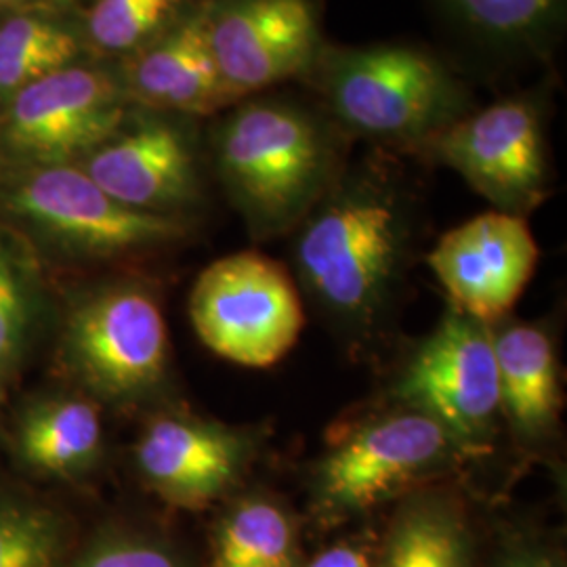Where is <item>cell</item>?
Masks as SVG:
<instances>
[{
	"label": "cell",
	"instance_id": "cell-1",
	"mask_svg": "<svg viewBox=\"0 0 567 567\" xmlns=\"http://www.w3.org/2000/svg\"><path fill=\"white\" fill-rule=\"evenodd\" d=\"M404 244V213L391 189L353 182L334 192L305 224L297 265L328 313L347 324H368L395 286Z\"/></svg>",
	"mask_w": 567,
	"mask_h": 567
},
{
	"label": "cell",
	"instance_id": "cell-2",
	"mask_svg": "<svg viewBox=\"0 0 567 567\" xmlns=\"http://www.w3.org/2000/svg\"><path fill=\"white\" fill-rule=\"evenodd\" d=\"M217 166L250 229L267 236L297 224L320 198L330 147L301 107L250 102L219 128Z\"/></svg>",
	"mask_w": 567,
	"mask_h": 567
},
{
	"label": "cell",
	"instance_id": "cell-3",
	"mask_svg": "<svg viewBox=\"0 0 567 567\" xmlns=\"http://www.w3.org/2000/svg\"><path fill=\"white\" fill-rule=\"evenodd\" d=\"M322 89L334 114L358 133L425 142L461 118L463 93L446 68L410 47H368L326 61Z\"/></svg>",
	"mask_w": 567,
	"mask_h": 567
},
{
	"label": "cell",
	"instance_id": "cell-4",
	"mask_svg": "<svg viewBox=\"0 0 567 567\" xmlns=\"http://www.w3.org/2000/svg\"><path fill=\"white\" fill-rule=\"evenodd\" d=\"M189 318L213 353L248 368L278 364L305 326L303 301L288 269L257 250L208 265L194 284Z\"/></svg>",
	"mask_w": 567,
	"mask_h": 567
},
{
	"label": "cell",
	"instance_id": "cell-5",
	"mask_svg": "<svg viewBox=\"0 0 567 567\" xmlns=\"http://www.w3.org/2000/svg\"><path fill=\"white\" fill-rule=\"evenodd\" d=\"M463 446L444 426L412 408L355 426L328 450L316 473L318 505L358 515L442 475Z\"/></svg>",
	"mask_w": 567,
	"mask_h": 567
},
{
	"label": "cell",
	"instance_id": "cell-6",
	"mask_svg": "<svg viewBox=\"0 0 567 567\" xmlns=\"http://www.w3.org/2000/svg\"><path fill=\"white\" fill-rule=\"evenodd\" d=\"M124 102L112 74L72 63L0 105V150L32 168L70 164L121 131Z\"/></svg>",
	"mask_w": 567,
	"mask_h": 567
},
{
	"label": "cell",
	"instance_id": "cell-7",
	"mask_svg": "<svg viewBox=\"0 0 567 567\" xmlns=\"http://www.w3.org/2000/svg\"><path fill=\"white\" fill-rule=\"evenodd\" d=\"M395 395L444 426L466 454H475L501 412L489 326L450 309L405 365Z\"/></svg>",
	"mask_w": 567,
	"mask_h": 567
},
{
	"label": "cell",
	"instance_id": "cell-8",
	"mask_svg": "<svg viewBox=\"0 0 567 567\" xmlns=\"http://www.w3.org/2000/svg\"><path fill=\"white\" fill-rule=\"evenodd\" d=\"M7 206L47 238L82 255L114 257L185 236V225L173 215L116 203L70 164L34 166L23 173L7 192Z\"/></svg>",
	"mask_w": 567,
	"mask_h": 567
},
{
	"label": "cell",
	"instance_id": "cell-9",
	"mask_svg": "<svg viewBox=\"0 0 567 567\" xmlns=\"http://www.w3.org/2000/svg\"><path fill=\"white\" fill-rule=\"evenodd\" d=\"M65 347L82 381L107 400L142 398L168 360L163 311L140 286H114L76 307Z\"/></svg>",
	"mask_w": 567,
	"mask_h": 567
},
{
	"label": "cell",
	"instance_id": "cell-10",
	"mask_svg": "<svg viewBox=\"0 0 567 567\" xmlns=\"http://www.w3.org/2000/svg\"><path fill=\"white\" fill-rule=\"evenodd\" d=\"M423 143L496 210L524 217L545 198V140L538 112L527 102L494 103Z\"/></svg>",
	"mask_w": 567,
	"mask_h": 567
},
{
	"label": "cell",
	"instance_id": "cell-11",
	"mask_svg": "<svg viewBox=\"0 0 567 567\" xmlns=\"http://www.w3.org/2000/svg\"><path fill=\"white\" fill-rule=\"evenodd\" d=\"M538 257L524 217L489 210L444 234L426 261L454 309L489 326L517 303Z\"/></svg>",
	"mask_w": 567,
	"mask_h": 567
},
{
	"label": "cell",
	"instance_id": "cell-12",
	"mask_svg": "<svg viewBox=\"0 0 567 567\" xmlns=\"http://www.w3.org/2000/svg\"><path fill=\"white\" fill-rule=\"evenodd\" d=\"M311 0H229L208 11V42L236 102L307 70L318 53Z\"/></svg>",
	"mask_w": 567,
	"mask_h": 567
},
{
	"label": "cell",
	"instance_id": "cell-13",
	"mask_svg": "<svg viewBox=\"0 0 567 567\" xmlns=\"http://www.w3.org/2000/svg\"><path fill=\"white\" fill-rule=\"evenodd\" d=\"M82 171L110 198L142 213L171 215L200 194L194 150L171 122L121 128L86 156Z\"/></svg>",
	"mask_w": 567,
	"mask_h": 567
},
{
	"label": "cell",
	"instance_id": "cell-14",
	"mask_svg": "<svg viewBox=\"0 0 567 567\" xmlns=\"http://www.w3.org/2000/svg\"><path fill=\"white\" fill-rule=\"evenodd\" d=\"M246 463V444L224 426L163 416L143 431L137 465L166 503L204 508L234 486Z\"/></svg>",
	"mask_w": 567,
	"mask_h": 567
},
{
	"label": "cell",
	"instance_id": "cell-15",
	"mask_svg": "<svg viewBox=\"0 0 567 567\" xmlns=\"http://www.w3.org/2000/svg\"><path fill=\"white\" fill-rule=\"evenodd\" d=\"M208 11L204 7L175 21L131 53L122 79L126 100L185 114H213L236 102L210 51Z\"/></svg>",
	"mask_w": 567,
	"mask_h": 567
},
{
	"label": "cell",
	"instance_id": "cell-16",
	"mask_svg": "<svg viewBox=\"0 0 567 567\" xmlns=\"http://www.w3.org/2000/svg\"><path fill=\"white\" fill-rule=\"evenodd\" d=\"M501 412L524 437H540L557 423L561 389L555 349L536 326H508L494 334Z\"/></svg>",
	"mask_w": 567,
	"mask_h": 567
},
{
	"label": "cell",
	"instance_id": "cell-17",
	"mask_svg": "<svg viewBox=\"0 0 567 567\" xmlns=\"http://www.w3.org/2000/svg\"><path fill=\"white\" fill-rule=\"evenodd\" d=\"M379 567H473L465 511L442 494L412 496L391 522Z\"/></svg>",
	"mask_w": 567,
	"mask_h": 567
},
{
	"label": "cell",
	"instance_id": "cell-18",
	"mask_svg": "<svg viewBox=\"0 0 567 567\" xmlns=\"http://www.w3.org/2000/svg\"><path fill=\"white\" fill-rule=\"evenodd\" d=\"M102 446V421L84 400H53L32 408L20 429L23 458L47 473L91 465Z\"/></svg>",
	"mask_w": 567,
	"mask_h": 567
},
{
	"label": "cell",
	"instance_id": "cell-19",
	"mask_svg": "<svg viewBox=\"0 0 567 567\" xmlns=\"http://www.w3.org/2000/svg\"><path fill=\"white\" fill-rule=\"evenodd\" d=\"M79 34L49 13H16L0 23V105L32 82L76 63Z\"/></svg>",
	"mask_w": 567,
	"mask_h": 567
},
{
	"label": "cell",
	"instance_id": "cell-20",
	"mask_svg": "<svg viewBox=\"0 0 567 567\" xmlns=\"http://www.w3.org/2000/svg\"><path fill=\"white\" fill-rule=\"evenodd\" d=\"M213 567H297V529L267 498H246L225 515Z\"/></svg>",
	"mask_w": 567,
	"mask_h": 567
},
{
	"label": "cell",
	"instance_id": "cell-21",
	"mask_svg": "<svg viewBox=\"0 0 567 567\" xmlns=\"http://www.w3.org/2000/svg\"><path fill=\"white\" fill-rule=\"evenodd\" d=\"M183 0H95L86 37L103 53H135L171 25Z\"/></svg>",
	"mask_w": 567,
	"mask_h": 567
},
{
	"label": "cell",
	"instance_id": "cell-22",
	"mask_svg": "<svg viewBox=\"0 0 567 567\" xmlns=\"http://www.w3.org/2000/svg\"><path fill=\"white\" fill-rule=\"evenodd\" d=\"M60 547V526L51 513L0 503V567H55Z\"/></svg>",
	"mask_w": 567,
	"mask_h": 567
},
{
	"label": "cell",
	"instance_id": "cell-23",
	"mask_svg": "<svg viewBox=\"0 0 567 567\" xmlns=\"http://www.w3.org/2000/svg\"><path fill=\"white\" fill-rule=\"evenodd\" d=\"M28 334V295L18 264L0 243V379L18 364Z\"/></svg>",
	"mask_w": 567,
	"mask_h": 567
},
{
	"label": "cell",
	"instance_id": "cell-24",
	"mask_svg": "<svg viewBox=\"0 0 567 567\" xmlns=\"http://www.w3.org/2000/svg\"><path fill=\"white\" fill-rule=\"evenodd\" d=\"M482 30L513 37L526 34L547 20L557 0H454Z\"/></svg>",
	"mask_w": 567,
	"mask_h": 567
},
{
	"label": "cell",
	"instance_id": "cell-25",
	"mask_svg": "<svg viewBox=\"0 0 567 567\" xmlns=\"http://www.w3.org/2000/svg\"><path fill=\"white\" fill-rule=\"evenodd\" d=\"M76 567H179L177 561L156 545L116 538L105 540L102 545L91 548L86 557Z\"/></svg>",
	"mask_w": 567,
	"mask_h": 567
},
{
	"label": "cell",
	"instance_id": "cell-26",
	"mask_svg": "<svg viewBox=\"0 0 567 567\" xmlns=\"http://www.w3.org/2000/svg\"><path fill=\"white\" fill-rule=\"evenodd\" d=\"M307 567H370V559L360 547L334 545L322 550Z\"/></svg>",
	"mask_w": 567,
	"mask_h": 567
},
{
	"label": "cell",
	"instance_id": "cell-27",
	"mask_svg": "<svg viewBox=\"0 0 567 567\" xmlns=\"http://www.w3.org/2000/svg\"><path fill=\"white\" fill-rule=\"evenodd\" d=\"M76 0H0V13H53Z\"/></svg>",
	"mask_w": 567,
	"mask_h": 567
},
{
	"label": "cell",
	"instance_id": "cell-28",
	"mask_svg": "<svg viewBox=\"0 0 567 567\" xmlns=\"http://www.w3.org/2000/svg\"><path fill=\"white\" fill-rule=\"evenodd\" d=\"M498 567H561L559 561L550 559L545 553H536V550H522L507 557Z\"/></svg>",
	"mask_w": 567,
	"mask_h": 567
}]
</instances>
